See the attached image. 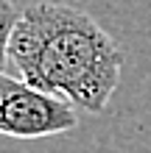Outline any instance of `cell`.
Instances as JSON below:
<instances>
[{
	"mask_svg": "<svg viewBox=\"0 0 151 153\" xmlns=\"http://www.w3.org/2000/svg\"><path fill=\"white\" fill-rule=\"evenodd\" d=\"M8 64L31 86L101 114L120 84L123 50L87 11L39 0L17 17Z\"/></svg>",
	"mask_w": 151,
	"mask_h": 153,
	"instance_id": "cell-1",
	"label": "cell"
},
{
	"mask_svg": "<svg viewBox=\"0 0 151 153\" xmlns=\"http://www.w3.org/2000/svg\"><path fill=\"white\" fill-rule=\"evenodd\" d=\"M76 106L59 95L31 86L20 75L0 73V134L14 139H42L73 131Z\"/></svg>",
	"mask_w": 151,
	"mask_h": 153,
	"instance_id": "cell-2",
	"label": "cell"
},
{
	"mask_svg": "<svg viewBox=\"0 0 151 153\" xmlns=\"http://www.w3.org/2000/svg\"><path fill=\"white\" fill-rule=\"evenodd\" d=\"M17 17H20V8L11 0H0V73H6L8 67V39H11Z\"/></svg>",
	"mask_w": 151,
	"mask_h": 153,
	"instance_id": "cell-3",
	"label": "cell"
}]
</instances>
